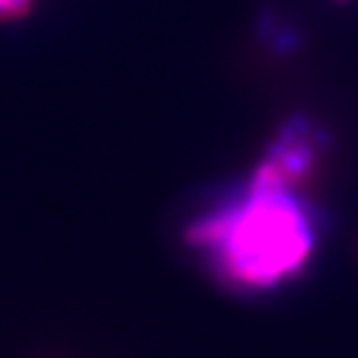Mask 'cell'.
I'll return each instance as SVG.
<instances>
[{
	"label": "cell",
	"mask_w": 358,
	"mask_h": 358,
	"mask_svg": "<svg viewBox=\"0 0 358 358\" xmlns=\"http://www.w3.org/2000/svg\"><path fill=\"white\" fill-rule=\"evenodd\" d=\"M31 0H0V19H11L26 13Z\"/></svg>",
	"instance_id": "obj_3"
},
{
	"label": "cell",
	"mask_w": 358,
	"mask_h": 358,
	"mask_svg": "<svg viewBox=\"0 0 358 358\" xmlns=\"http://www.w3.org/2000/svg\"><path fill=\"white\" fill-rule=\"evenodd\" d=\"M315 157L316 141L311 127L302 119H294L271 146L267 159L258 166L255 178L296 189L298 181L309 174Z\"/></svg>",
	"instance_id": "obj_2"
},
{
	"label": "cell",
	"mask_w": 358,
	"mask_h": 358,
	"mask_svg": "<svg viewBox=\"0 0 358 358\" xmlns=\"http://www.w3.org/2000/svg\"><path fill=\"white\" fill-rule=\"evenodd\" d=\"M189 240L223 280L265 291L294 278L309 264L316 222L296 189L252 176L245 189L192 223Z\"/></svg>",
	"instance_id": "obj_1"
}]
</instances>
